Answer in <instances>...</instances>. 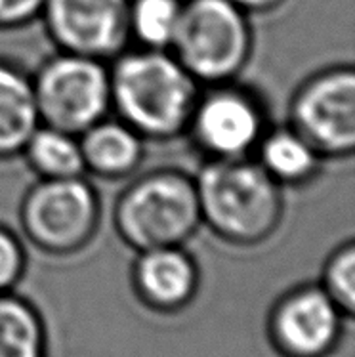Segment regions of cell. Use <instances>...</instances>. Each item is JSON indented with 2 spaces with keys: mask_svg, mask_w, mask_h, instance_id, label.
Wrapping results in <instances>:
<instances>
[{
  "mask_svg": "<svg viewBox=\"0 0 355 357\" xmlns=\"http://www.w3.org/2000/svg\"><path fill=\"white\" fill-rule=\"evenodd\" d=\"M111 113L145 142H170L188 132L201 84L170 50L136 48L109 66Z\"/></svg>",
  "mask_w": 355,
  "mask_h": 357,
  "instance_id": "6da1fadb",
  "label": "cell"
},
{
  "mask_svg": "<svg viewBox=\"0 0 355 357\" xmlns=\"http://www.w3.org/2000/svg\"><path fill=\"white\" fill-rule=\"evenodd\" d=\"M201 222L233 247H258L285 218V188L254 157L206 159L195 176Z\"/></svg>",
  "mask_w": 355,
  "mask_h": 357,
  "instance_id": "7a4b0ae2",
  "label": "cell"
},
{
  "mask_svg": "<svg viewBox=\"0 0 355 357\" xmlns=\"http://www.w3.org/2000/svg\"><path fill=\"white\" fill-rule=\"evenodd\" d=\"M116 235L136 252L183 247L203 226L195 176L155 168L132 180L113 211Z\"/></svg>",
  "mask_w": 355,
  "mask_h": 357,
  "instance_id": "3957f363",
  "label": "cell"
},
{
  "mask_svg": "<svg viewBox=\"0 0 355 357\" xmlns=\"http://www.w3.org/2000/svg\"><path fill=\"white\" fill-rule=\"evenodd\" d=\"M254 48L250 15L232 0H183L170 52L203 86L233 82Z\"/></svg>",
  "mask_w": 355,
  "mask_h": 357,
  "instance_id": "277c9868",
  "label": "cell"
},
{
  "mask_svg": "<svg viewBox=\"0 0 355 357\" xmlns=\"http://www.w3.org/2000/svg\"><path fill=\"white\" fill-rule=\"evenodd\" d=\"M17 218L25 239L40 252L71 256L94 241L102 224V199L86 176L38 178L25 191Z\"/></svg>",
  "mask_w": 355,
  "mask_h": 357,
  "instance_id": "5b68a950",
  "label": "cell"
},
{
  "mask_svg": "<svg viewBox=\"0 0 355 357\" xmlns=\"http://www.w3.org/2000/svg\"><path fill=\"white\" fill-rule=\"evenodd\" d=\"M40 124L80 136L111 115L109 63L58 52L31 75Z\"/></svg>",
  "mask_w": 355,
  "mask_h": 357,
  "instance_id": "8992f818",
  "label": "cell"
},
{
  "mask_svg": "<svg viewBox=\"0 0 355 357\" xmlns=\"http://www.w3.org/2000/svg\"><path fill=\"white\" fill-rule=\"evenodd\" d=\"M289 117L323 159H349L355 151L354 67H326L305 79L292 96Z\"/></svg>",
  "mask_w": 355,
  "mask_h": 357,
  "instance_id": "52a82bcc",
  "label": "cell"
},
{
  "mask_svg": "<svg viewBox=\"0 0 355 357\" xmlns=\"http://www.w3.org/2000/svg\"><path fill=\"white\" fill-rule=\"evenodd\" d=\"M268 128L260 100L233 80L201 90L186 134L206 159H243L252 157Z\"/></svg>",
  "mask_w": 355,
  "mask_h": 357,
  "instance_id": "ba28073f",
  "label": "cell"
},
{
  "mask_svg": "<svg viewBox=\"0 0 355 357\" xmlns=\"http://www.w3.org/2000/svg\"><path fill=\"white\" fill-rule=\"evenodd\" d=\"M130 0H44L40 17L59 52L111 61L130 40Z\"/></svg>",
  "mask_w": 355,
  "mask_h": 357,
  "instance_id": "9c48e42d",
  "label": "cell"
},
{
  "mask_svg": "<svg viewBox=\"0 0 355 357\" xmlns=\"http://www.w3.org/2000/svg\"><path fill=\"white\" fill-rule=\"evenodd\" d=\"M344 319L321 284H302L271 307L269 342L281 357H326L340 342Z\"/></svg>",
  "mask_w": 355,
  "mask_h": 357,
  "instance_id": "30bf717a",
  "label": "cell"
},
{
  "mask_svg": "<svg viewBox=\"0 0 355 357\" xmlns=\"http://www.w3.org/2000/svg\"><path fill=\"white\" fill-rule=\"evenodd\" d=\"M199 281L195 258L183 247L142 250L132 268L136 296L145 307L159 314H174L189 306Z\"/></svg>",
  "mask_w": 355,
  "mask_h": 357,
  "instance_id": "8fae6325",
  "label": "cell"
},
{
  "mask_svg": "<svg viewBox=\"0 0 355 357\" xmlns=\"http://www.w3.org/2000/svg\"><path fill=\"white\" fill-rule=\"evenodd\" d=\"M79 142L86 176L102 180L130 178L145 159V139L111 115L82 132Z\"/></svg>",
  "mask_w": 355,
  "mask_h": 357,
  "instance_id": "7c38bea8",
  "label": "cell"
},
{
  "mask_svg": "<svg viewBox=\"0 0 355 357\" xmlns=\"http://www.w3.org/2000/svg\"><path fill=\"white\" fill-rule=\"evenodd\" d=\"M38 126L31 75L0 58V160L20 157Z\"/></svg>",
  "mask_w": 355,
  "mask_h": 357,
  "instance_id": "4fadbf2b",
  "label": "cell"
},
{
  "mask_svg": "<svg viewBox=\"0 0 355 357\" xmlns=\"http://www.w3.org/2000/svg\"><path fill=\"white\" fill-rule=\"evenodd\" d=\"M252 157L281 188L310 183L325 160L290 124L268 128Z\"/></svg>",
  "mask_w": 355,
  "mask_h": 357,
  "instance_id": "5bb4252c",
  "label": "cell"
},
{
  "mask_svg": "<svg viewBox=\"0 0 355 357\" xmlns=\"http://www.w3.org/2000/svg\"><path fill=\"white\" fill-rule=\"evenodd\" d=\"M20 157L25 159L36 178L59 180L86 176L79 136L54 126L40 124L31 134Z\"/></svg>",
  "mask_w": 355,
  "mask_h": 357,
  "instance_id": "9a60e30c",
  "label": "cell"
},
{
  "mask_svg": "<svg viewBox=\"0 0 355 357\" xmlns=\"http://www.w3.org/2000/svg\"><path fill=\"white\" fill-rule=\"evenodd\" d=\"M0 357H48L43 317L14 291L0 292Z\"/></svg>",
  "mask_w": 355,
  "mask_h": 357,
  "instance_id": "2e32d148",
  "label": "cell"
},
{
  "mask_svg": "<svg viewBox=\"0 0 355 357\" xmlns=\"http://www.w3.org/2000/svg\"><path fill=\"white\" fill-rule=\"evenodd\" d=\"M183 0H130L128 29L138 48L170 50L180 25Z\"/></svg>",
  "mask_w": 355,
  "mask_h": 357,
  "instance_id": "e0dca14e",
  "label": "cell"
},
{
  "mask_svg": "<svg viewBox=\"0 0 355 357\" xmlns=\"http://www.w3.org/2000/svg\"><path fill=\"white\" fill-rule=\"evenodd\" d=\"M321 289L338 306L346 319L355 314V243L346 241L326 258Z\"/></svg>",
  "mask_w": 355,
  "mask_h": 357,
  "instance_id": "ac0fdd59",
  "label": "cell"
},
{
  "mask_svg": "<svg viewBox=\"0 0 355 357\" xmlns=\"http://www.w3.org/2000/svg\"><path fill=\"white\" fill-rule=\"evenodd\" d=\"M27 268L22 239L6 226H0V292H12Z\"/></svg>",
  "mask_w": 355,
  "mask_h": 357,
  "instance_id": "d6986e66",
  "label": "cell"
},
{
  "mask_svg": "<svg viewBox=\"0 0 355 357\" xmlns=\"http://www.w3.org/2000/svg\"><path fill=\"white\" fill-rule=\"evenodd\" d=\"M44 0H0V31L27 27L40 17Z\"/></svg>",
  "mask_w": 355,
  "mask_h": 357,
  "instance_id": "ffe728a7",
  "label": "cell"
},
{
  "mask_svg": "<svg viewBox=\"0 0 355 357\" xmlns=\"http://www.w3.org/2000/svg\"><path fill=\"white\" fill-rule=\"evenodd\" d=\"M232 2H235L248 15L271 14L287 4V0H232Z\"/></svg>",
  "mask_w": 355,
  "mask_h": 357,
  "instance_id": "44dd1931",
  "label": "cell"
}]
</instances>
